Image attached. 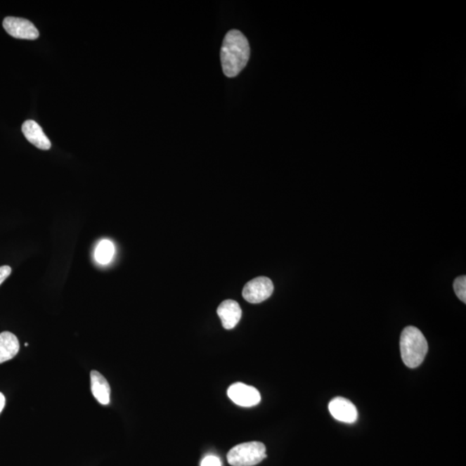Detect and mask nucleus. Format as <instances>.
Here are the masks:
<instances>
[{"instance_id":"nucleus-1","label":"nucleus","mask_w":466,"mask_h":466,"mask_svg":"<svg viewBox=\"0 0 466 466\" xmlns=\"http://www.w3.org/2000/svg\"><path fill=\"white\" fill-rule=\"evenodd\" d=\"M249 41L240 30H230L224 39L221 59L224 74L233 78L240 75L250 59Z\"/></svg>"},{"instance_id":"nucleus-2","label":"nucleus","mask_w":466,"mask_h":466,"mask_svg":"<svg viewBox=\"0 0 466 466\" xmlns=\"http://www.w3.org/2000/svg\"><path fill=\"white\" fill-rule=\"evenodd\" d=\"M401 358L405 365L414 369L422 365L428 351L423 333L415 327H408L401 332L400 339Z\"/></svg>"},{"instance_id":"nucleus-3","label":"nucleus","mask_w":466,"mask_h":466,"mask_svg":"<svg viewBox=\"0 0 466 466\" xmlns=\"http://www.w3.org/2000/svg\"><path fill=\"white\" fill-rule=\"evenodd\" d=\"M266 448L263 443L252 441L234 446L227 454V460L233 466H253L266 458Z\"/></svg>"},{"instance_id":"nucleus-4","label":"nucleus","mask_w":466,"mask_h":466,"mask_svg":"<svg viewBox=\"0 0 466 466\" xmlns=\"http://www.w3.org/2000/svg\"><path fill=\"white\" fill-rule=\"evenodd\" d=\"M3 27L15 39L35 40L39 37V32L36 26L25 18L7 17L3 22Z\"/></svg>"},{"instance_id":"nucleus-5","label":"nucleus","mask_w":466,"mask_h":466,"mask_svg":"<svg viewBox=\"0 0 466 466\" xmlns=\"http://www.w3.org/2000/svg\"><path fill=\"white\" fill-rule=\"evenodd\" d=\"M274 291V285L271 279L261 276L246 284L243 290V297L250 303L262 302L271 297Z\"/></svg>"},{"instance_id":"nucleus-6","label":"nucleus","mask_w":466,"mask_h":466,"mask_svg":"<svg viewBox=\"0 0 466 466\" xmlns=\"http://www.w3.org/2000/svg\"><path fill=\"white\" fill-rule=\"evenodd\" d=\"M229 399L240 407L250 408L256 406L261 401L259 390L252 386L237 382L230 386L227 391Z\"/></svg>"},{"instance_id":"nucleus-7","label":"nucleus","mask_w":466,"mask_h":466,"mask_svg":"<svg viewBox=\"0 0 466 466\" xmlns=\"http://www.w3.org/2000/svg\"><path fill=\"white\" fill-rule=\"evenodd\" d=\"M328 408L332 418L339 422L351 424L358 420V413L355 405L343 397H336L332 399L329 403Z\"/></svg>"},{"instance_id":"nucleus-8","label":"nucleus","mask_w":466,"mask_h":466,"mask_svg":"<svg viewBox=\"0 0 466 466\" xmlns=\"http://www.w3.org/2000/svg\"><path fill=\"white\" fill-rule=\"evenodd\" d=\"M217 313L222 321L223 328L226 330H231L236 327L242 316L240 304L233 300L224 301L219 306Z\"/></svg>"},{"instance_id":"nucleus-9","label":"nucleus","mask_w":466,"mask_h":466,"mask_svg":"<svg viewBox=\"0 0 466 466\" xmlns=\"http://www.w3.org/2000/svg\"><path fill=\"white\" fill-rule=\"evenodd\" d=\"M22 131L26 139L40 150L51 149V143L45 135L43 129L34 120L25 121L22 126Z\"/></svg>"},{"instance_id":"nucleus-10","label":"nucleus","mask_w":466,"mask_h":466,"mask_svg":"<svg viewBox=\"0 0 466 466\" xmlns=\"http://www.w3.org/2000/svg\"><path fill=\"white\" fill-rule=\"evenodd\" d=\"M91 389H92L93 396L102 405H108L110 403V395H111V388L107 379L103 377L97 370L91 371Z\"/></svg>"},{"instance_id":"nucleus-11","label":"nucleus","mask_w":466,"mask_h":466,"mask_svg":"<svg viewBox=\"0 0 466 466\" xmlns=\"http://www.w3.org/2000/svg\"><path fill=\"white\" fill-rule=\"evenodd\" d=\"M20 344L17 336L10 332L0 333V363L13 359L20 351Z\"/></svg>"},{"instance_id":"nucleus-12","label":"nucleus","mask_w":466,"mask_h":466,"mask_svg":"<svg viewBox=\"0 0 466 466\" xmlns=\"http://www.w3.org/2000/svg\"><path fill=\"white\" fill-rule=\"evenodd\" d=\"M115 254V245L112 241L104 240L100 242L94 252V257L98 264H108L113 259Z\"/></svg>"},{"instance_id":"nucleus-13","label":"nucleus","mask_w":466,"mask_h":466,"mask_svg":"<svg viewBox=\"0 0 466 466\" xmlns=\"http://www.w3.org/2000/svg\"><path fill=\"white\" fill-rule=\"evenodd\" d=\"M453 290L461 302L466 303V276H461L453 283Z\"/></svg>"},{"instance_id":"nucleus-14","label":"nucleus","mask_w":466,"mask_h":466,"mask_svg":"<svg viewBox=\"0 0 466 466\" xmlns=\"http://www.w3.org/2000/svg\"><path fill=\"white\" fill-rule=\"evenodd\" d=\"M200 466H221V461L218 457L209 455L204 458Z\"/></svg>"},{"instance_id":"nucleus-15","label":"nucleus","mask_w":466,"mask_h":466,"mask_svg":"<svg viewBox=\"0 0 466 466\" xmlns=\"http://www.w3.org/2000/svg\"><path fill=\"white\" fill-rule=\"evenodd\" d=\"M11 273V268L8 265H4L0 267V285L9 278Z\"/></svg>"},{"instance_id":"nucleus-16","label":"nucleus","mask_w":466,"mask_h":466,"mask_svg":"<svg viewBox=\"0 0 466 466\" xmlns=\"http://www.w3.org/2000/svg\"><path fill=\"white\" fill-rule=\"evenodd\" d=\"M6 406V397L0 392V414L3 411L4 408Z\"/></svg>"}]
</instances>
